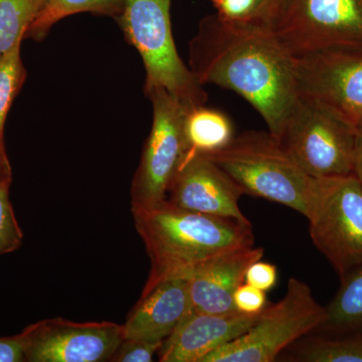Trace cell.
<instances>
[{
    "mask_svg": "<svg viewBox=\"0 0 362 362\" xmlns=\"http://www.w3.org/2000/svg\"><path fill=\"white\" fill-rule=\"evenodd\" d=\"M190 70L202 85L237 93L277 137L296 102L294 58L269 26L206 16L190 42Z\"/></svg>",
    "mask_w": 362,
    "mask_h": 362,
    "instance_id": "6da1fadb",
    "label": "cell"
},
{
    "mask_svg": "<svg viewBox=\"0 0 362 362\" xmlns=\"http://www.w3.org/2000/svg\"><path fill=\"white\" fill-rule=\"evenodd\" d=\"M150 259L142 295L171 279H187L225 252L254 246L251 223L206 216L162 201L132 211Z\"/></svg>",
    "mask_w": 362,
    "mask_h": 362,
    "instance_id": "7a4b0ae2",
    "label": "cell"
},
{
    "mask_svg": "<svg viewBox=\"0 0 362 362\" xmlns=\"http://www.w3.org/2000/svg\"><path fill=\"white\" fill-rule=\"evenodd\" d=\"M204 156L220 166L244 194L308 216L316 178L306 175L269 131H247L223 149Z\"/></svg>",
    "mask_w": 362,
    "mask_h": 362,
    "instance_id": "3957f363",
    "label": "cell"
},
{
    "mask_svg": "<svg viewBox=\"0 0 362 362\" xmlns=\"http://www.w3.org/2000/svg\"><path fill=\"white\" fill-rule=\"evenodd\" d=\"M173 0H125L117 20L126 40L141 56L145 92L163 88L187 109L202 106L207 94L178 54L171 28Z\"/></svg>",
    "mask_w": 362,
    "mask_h": 362,
    "instance_id": "277c9868",
    "label": "cell"
},
{
    "mask_svg": "<svg viewBox=\"0 0 362 362\" xmlns=\"http://www.w3.org/2000/svg\"><path fill=\"white\" fill-rule=\"evenodd\" d=\"M326 309L311 288L289 279L284 298L266 307L247 332L209 354L202 362H271L309 333L320 329Z\"/></svg>",
    "mask_w": 362,
    "mask_h": 362,
    "instance_id": "5b68a950",
    "label": "cell"
},
{
    "mask_svg": "<svg viewBox=\"0 0 362 362\" xmlns=\"http://www.w3.org/2000/svg\"><path fill=\"white\" fill-rule=\"evenodd\" d=\"M356 128L314 102L298 96L276 139L313 178L354 175Z\"/></svg>",
    "mask_w": 362,
    "mask_h": 362,
    "instance_id": "8992f818",
    "label": "cell"
},
{
    "mask_svg": "<svg viewBox=\"0 0 362 362\" xmlns=\"http://www.w3.org/2000/svg\"><path fill=\"white\" fill-rule=\"evenodd\" d=\"M307 220L314 246L339 280L362 265V187L356 175L316 178Z\"/></svg>",
    "mask_w": 362,
    "mask_h": 362,
    "instance_id": "52a82bcc",
    "label": "cell"
},
{
    "mask_svg": "<svg viewBox=\"0 0 362 362\" xmlns=\"http://www.w3.org/2000/svg\"><path fill=\"white\" fill-rule=\"evenodd\" d=\"M271 28L293 57L362 47V0H283Z\"/></svg>",
    "mask_w": 362,
    "mask_h": 362,
    "instance_id": "ba28073f",
    "label": "cell"
},
{
    "mask_svg": "<svg viewBox=\"0 0 362 362\" xmlns=\"http://www.w3.org/2000/svg\"><path fill=\"white\" fill-rule=\"evenodd\" d=\"M145 94L152 103L153 121L131 185L132 211L168 199L169 187L187 150L183 124L188 109L163 88H153Z\"/></svg>",
    "mask_w": 362,
    "mask_h": 362,
    "instance_id": "9c48e42d",
    "label": "cell"
},
{
    "mask_svg": "<svg viewBox=\"0 0 362 362\" xmlns=\"http://www.w3.org/2000/svg\"><path fill=\"white\" fill-rule=\"evenodd\" d=\"M294 58L297 95L351 127L362 117V47H337Z\"/></svg>",
    "mask_w": 362,
    "mask_h": 362,
    "instance_id": "30bf717a",
    "label": "cell"
},
{
    "mask_svg": "<svg viewBox=\"0 0 362 362\" xmlns=\"http://www.w3.org/2000/svg\"><path fill=\"white\" fill-rule=\"evenodd\" d=\"M25 362H103L124 340L123 324L49 318L21 332Z\"/></svg>",
    "mask_w": 362,
    "mask_h": 362,
    "instance_id": "8fae6325",
    "label": "cell"
},
{
    "mask_svg": "<svg viewBox=\"0 0 362 362\" xmlns=\"http://www.w3.org/2000/svg\"><path fill=\"white\" fill-rule=\"evenodd\" d=\"M242 195L239 185L209 157L185 153L168 201L195 213L251 223L240 209Z\"/></svg>",
    "mask_w": 362,
    "mask_h": 362,
    "instance_id": "7c38bea8",
    "label": "cell"
},
{
    "mask_svg": "<svg viewBox=\"0 0 362 362\" xmlns=\"http://www.w3.org/2000/svg\"><path fill=\"white\" fill-rule=\"evenodd\" d=\"M258 316L239 311L209 314L192 310L162 343L159 361L202 362L214 350L247 332Z\"/></svg>",
    "mask_w": 362,
    "mask_h": 362,
    "instance_id": "4fadbf2b",
    "label": "cell"
},
{
    "mask_svg": "<svg viewBox=\"0 0 362 362\" xmlns=\"http://www.w3.org/2000/svg\"><path fill=\"white\" fill-rule=\"evenodd\" d=\"M263 256V247H246L225 252L199 267L187 279L192 310L209 314L237 311L233 294L245 282L247 268Z\"/></svg>",
    "mask_w": 362,
    "mask_h": 362,
    "instance_id": "5bb4252c",
    "label": "cell"
},
{
    "mask_svg": "<svg viewBox=\"0 0 362 362\" xmlns=\"http://www.w3.org/2000/svg\"><path fill=\"white\" fill-rule=\"evenodd\" d=\"M192 311L187 279H171L142 295L123 324L124 339L163 342Z\"/></svg>",
    "mask_w": 362,
    "mask_h": 362,
    "instance_id": "9a60e30c",
    "label": "cell"
},
{
    "mask_svg": "<svg viewBox=\"0 0 362 362\" xmlns=\"http://www.w3.org/2000/svg\"><path fill=\"white\" fill-rule=\"evenodd\" d=\"M187 153L209 156L223 149L233 139L230 118L204 105L188 109L183 124Z\"/></svg>",
    "mask_w": 362,
    "mask_h": 362,
    "instance_id": "2e32d148",
    "label": "cell"
},
{
    "mask_svg": "<svg viewBox=\"0 0 362 362\" xmlns=\"http://www.w3.org/2000/svg\"><path fill=\"white\" fill-rule=\"evenodd\" d=\"M326 309V319L318 331L328 335L362 332V265L340 280L337 295Z\"/></svg>",
    "mask_w": 362,
    "mask_h": 362,
    "instance_id": "e0dca14e",
    "label": "cell"
},
{
    "mask_svg": "<svg viewBox=\"0 0 362 362\" xmlns=\"http://www.w3.org/2000/svg\"><path fill=\"white\" fill-rule=\"evenodd\" d=\"M124 6L125 0H47L28 26L25 39L40 42L52 25L76 13H92L118 18Z\"/></svg>",
    "mask_w": 362,
    "mask_h": 362,
    "instance_id": "ac0fdd59",
    "label": "cell"
},
{
    "mask_svg": "<svg viewBox=\"0 0 362 362\" xmlns=\"http://www.w3.org/2000/svg\"><path fill=\"white\" fill-rule=\"evenodd\" d=\"M291 361L362 362V332L312 337L293 349Z\"/></svg>",
    "mask_w": 362,
    "mask_h": 362,
    "instance_id": "d6986e66",
    "label": "cell"
},
{
    "mask_svg": "<svg viewBox=\"0 0 362 362\" xmlns=\"http://www.w3.org/2000/svg\"><path fill=\"white\" fill-rule=\"evenodd\" d=\"M37 14L32 0H0V59L23 42Z\"/></svg>",
    "mask_w": 362,
    "mask_h": 362,
    "instance_id": "ffe728a7",
    "label": "cell"
},
{
    "mask_svg": "<svg viewBox=\"0 0 362 362\" xmlns=\"http://www.w3.org/2000/svg\"><path fill=\"white\" fill-rule=\"evenodd\" d=\"M21 42L0 59V152L6 153L4 125L13 100L18 94L26 77L21 61Z\"/></svg>",
    "mask_w": 362,
    "mask_h": 362,
    "instance_id": "44dd1931",
    "label": "cell"
},
{
    "mask_svg": "<svg viewBox=\"0 0 362 362\" xmlns=\"http://www.w3.org/2000/svg\"><path fill=\"white\" fill-rule=\"evenodd\" d=\"M11 181H0V256L16 252L23 242V230L9 199Z\"/></svg>",
    "mask_w": 362,
    "mask_h": 362,
    "instance_id": "7402d4cb",
    "label": "cell"
},
{
    "mask_svg": "<svg viewBox=\"0 0 362 362\" xmlns=\"http://www.w3.org/2000/svg\"><path fill=\"white\" fill-rule=\"evenodd\" d=\"M162 343L144 340L124 339L119 345L111 361L114 362H151L158 354Z\"/></svg>",
    "mask_w": 362,
    "mask_h": 362,
    "instance_id": "603a6c76",
    "label": "cell"
},
{
    "mask_svg": "<svg viewBox=\"0 0 362 362\" xmlns=\"http://www.w3.org/2000/svg\"><path fill=\"white\" fill-rule=\"evenodd\" d=\"M233 304L240 313L259 315L267 306V295L263 290L243 283L233 294Z\"/></svg>",
    "mask_w": 362,
    "mask_h": 362,
    "instance_id": "cb8c5ba5",
    "label": "cell"
},
{
    "mask_svg": "<svg viewBox=\"0 0 362 362\" xmlns=\"http://www.w3.org/2000/svg\"><path fill=\"white\" fill-rule=\"evenodd\" d=\"M211 2L221 18L240 21L251 18L258 0H211Z\"/></svg>",
    "mask_w": 362,
    "mask_h": 362,
    "instance_id": "d4e9b609",
    "label": "cell"
},
{
    "mask_svg": "<svg viewBox=\"0 0 362 362\" xmlns=\"http://www.w3.org/2000/svg\"><path fill=\"white\" fill-rule=\"evenodd\" d=\"M277 279V267L259 259L247 268L245 282L267 292L275 287Z\"/></svg>",
    "mask_w": 362,
    "mask_h": 362,
    "instance_id": "484cf974",
    "label": "cell"
},
{
    "mask_svg": "<svg viewBox=\"0 0 362 362\" xmlns=\"http://www.w3.org/2000/svg\"><path fill=\"white\" fill-rule=\"evenodd\" d=\"M0 362H25L21 333L14 337H0Z\"/></svg>",
    "mask_w": 362,
    "mask_h": 362,
    "instance_id": "4316f807",
    "label": "cell"
},
{
    "mask_svg": "<svg viewBox=\"0 0 362 362\" xmlns=\"http://www.w3.org/2000/svg\"><path fill=\"white\" fill-rule=\"evenodd\" d=\"M283 0H258L254 13L250 20L271 28L277 16Z\"/></svg>",
    "mask_w": 362,
    "mask_h": 362,
    "instance_id": "83f0119b",
    "label": "cell"
},
{
    "mask_svg": "<svg viewBox=\"0 0 362 362\" xmlns=\"http://www.w3.org/2000/svg\"><path fill=\"white\" fill-rule=\"evenodd\" d=\"M354 175L356 176L362 187V134L357 131L356 161H354Z\"/></svg>",
    "mask_w": 362,
    "mask_h": 362,
    "instance_id": "f1b7e54d",
    "label": "cell"
},
{
    "mask_svg": "<svg viewBox=\"0 0 362 362\" xmlns=\"http://www.w3.org/2000/svg\"><path fill=\"white\" fill-rule=\"evenodd\" d=\"M13 180V169L7 153L0 152V181Z\"/></svg>",
    "mask_w": 362,
    "mask_h": 362,
    "instance_id": "f546056e",
    "label": "cell"
},
{
    "mask_svg": "<svg viewBox=\"0 0 362 362\" xmlns=\"http://www.w3.org/2000/svg\"><path fill=\"white\" fill-rule=\"evenodd\" d=\"M47 0H32L33 6H35V9H37V13L45 6V4H47Z\"/></svg>",
    "mask_w": 362,
    "mask_h": 362,
    "instance_id": "4dcf8cb0",
    "label": "cell"
},
{
    "mask_svg": "<svg viewBox=\"0 0 362 362\" xmlns=\"http://www.w3.org/2000/svg\"><path fill=\"white\" fill-rule=\"evenodd\" d=\"M357 131H359L362 134V117L361 120H359L358 125H357Z\"/></svg>",
    "mask_w": 362,
    "mask_h": 362,
    "instance_id": "1f68e13d",
    "label": "cell"
}]
</instances>
